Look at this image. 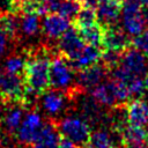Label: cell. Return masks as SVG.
<instances>
[{"label":"cell","mask_w":148,"mask_h":148,"mask_svg":"<svg viewBox=\"0 0 148 148\" xmlns=\"http://www.w3.org/2000/svg\"><path fill=\"white\" fill-rule=\"evenodd\" d=\"M53 53L47 46L28 50L23 79L28 91L35 97L43 95L51 88L50 65Z\"/></svg>","instance_id":"cell-1"},{"label":"cell","mask_w":148,"mask_h":148,"mask_svg":"<svg viewBox=\"0 0 148 148\" xmlns=\"http://www.w3.org/2000/svg\"><path fill=\"white\" fill-rule=\"evenodd\" d=\"M79 97H75L62 90L50 88L43 95L37 97L35 108L45 119L58 120L62 117L74 113Z\"/></svg>","instance_id":"cell-2"},{"label":"cell","mask_w":148,"mask_h":148,"mask_svg":"<svg viewBox=\"0 0 148 148\" xmlns=\"http://www.w3.org/2000/svg\"><path fill=\"white\" fill-rule=\"evenodd\" d=\"M50 84L51 88L66 91L75 97H79L84 92L77 84L76 69L72 61L57 51L53 53L51 59Z\"/></svg>","instance_id":"cell-3"},{"label":"cell","mask_w":148,"mask_h":148,"mask_svg":"<svg viewBox=\"0 0 148 148\" xmlns=\"http://www.w3.org/2000/svg\"><path fill=\"white\" fill-rule=\"evenodd\" d=\"M54 120V119H53ZM57 127L61 135L73 141L79 147H87L91 134L90 125L82 118L66 116L56 120Z\"/></svg>","instance_id":"cell-4"},{"label":"cell","mask_w":148,"mask_h":148,"mask_svg":"<svg viewBox=\"0 0 148 148\" xmlns=\"http://www.w3.org/2000/svg\"><path fill=\"white\" fill-rule=\"evenodd\" d=\"M44 123L45 118L36 108L29 109L16 132L15 142L21 148H25L27 146H29L40 133Z\"/></svg>","instance_id":"cell-5"},{"label":"cell","mask_w":148,"mask_h":148,"mask_svg":"<svg viewBox=\"0 0 148 148\" xmlns=\"http://www.w3.org/2000/svg\"><path fill=\"white\" fill-rule=\"evenodd\" d=\"M109 76L110 71L101 60L96 64L76 71L77 84L84 92H90L95 87L101 84Z\"/></svg>","instance_id":"cell-6"},{"label":"cell","mask_w":148,"mask_h":148,"mask_svg":"<svg viewBox=\"0 0 148 148\" xmlns=\"http://www.w3.org/2000/svg\"><path fill=\"white\" fill-rule=\"evenodd\" d=\"M140 3L124 2L121 10V24L123 29L132 37L139 35L145 30L146 23L143 17V9Z\"/></svg>","instance_id":"cell-7"},{"label":"cell","mask_w":148,"mask_h":148,"mask_svg":"<svg viewBox=\"0 0 148 148\" xmlns=\"http://www.w3.org/2000/svg\"><path fill=\"white\" fill-rule=\"evenodd\" d=\"M119 66L133 76L145 77L148 74V57L132 45L121 53Z\"/></svg>","instance_id":"cell-8"},{"label":"cell","mask_w":148,"mask_h":148,"mask_svg":"<svg viewBox=\"0 0 148 148\" xmlns=\"http://www.w3.org/2000/svg\"><path fill=\"white\" fill-rule=\"evenodd\" d=\"M28 110L29 108L22 104L3 105V114L0 127H2V133L13 141H15L16 132Z\"/></svg>","instance_id":"cell-9"},{"label":"cell","mask_w":148,"mask_h":148,"mask_svg":"<svg viewBox=\"0 0 148 148\" xmlns=\"http://www.w3.org/2000/svg\"><path fill=\"white\" fill-rule=\"evenodd\" d=\"M87 44L82 39L76 29L69 28L59 39L57 44V52L68 58L71 61L75 60Z\"/></svg>","instance_id":"cell-10"},{"label":"cell","mask_w":148,"mask_h":148,"mask_svg":"<svg viewBox=\"0 0 148 148\" xmlns=\"http://www.w3.org/2000/svg\"><path fill=\"white\" fill-rule=\"evenodd\" d=\"M87 148H125L120 134L112 127L101 126L91 131Z\"/></svg>","instance_id":"cell-11"},{"label":"cell","mask_w":148,"mask_h":148,"mask_svg":"<svg viewBox=\"0 0 148 148\" xmlns=\"http://www.w3.org/2000/svg\"><path fill=\"white\" fill-rule=\"evenodd\" d=\"M89 94L97 102H99L102 105H104L106 108L113 109V108L124 106V104L121 103V101L119 98L116 82L111 76H109L101 84L95 87Z\"/></svg>","instance_id":"cell-12"},{"label":"cell","mask_w":148,"mask_h":148,"mask_svg":"<svg viewBox=\"0 0 148 148\" xmlns=\"http://www.w3.org/2000/svg\"><path fill=\"white\" fill-rule=\"evenodd\" d=\"M130 35L121 28L114 25H108L104 29L103 40H102V50H110L123 53L130 46H132V40L130 39Z\"/></svg>","instance_id":"cell-13"},{"label":"cell","mask_w":148,"mask_h":148,"mask_svg":"<svg viewBox=\"0 0 148 148\" xmlns=\"http://www.w3.org/2000/svg\"><path fill=\"white\" fill-rule=\"evenodd\" d=\"M69 28H71L69 18L56 12H50L45 14L42 21V32L46 38L51 40L59 39Z\"/></svg>","instance_id":"cell-14"},{"label":"cell","mask_w":148,"mask_h":148,"mask_svg":"<svg viewBox=\"0 0 148 148\" xmlns=\"http://www.w3.org/2000/svg\"><path fill=\"white\" fill-rule=\"evenodd\" d=\"M61 133L59 132L56 120L45 119L44 126L38 136L25 148H58Z\"/></svg>","instance_id":"cell-15"},{"label":"cell","mask_w":148,"mask_h":148,"mask_svg":"<svg viewBox=\"0 0 148 148\" xmlns=\"http://www.w3.org/2000/svg\"><path fill=\"white\" fill-rule=\"evenodd\" d=\"M96 13L99 22L104 25H113L121 16L123 0H98Z\"/></svg>","instance_id":"cell-16"},{"label":"cell","mask_w":148,"mask_h":148,"mask_svg":"<svg viewBox=\"0 0 148 148\" xmlns=\"http://www.w3.org/2000/svg\"><path fill=\"white\" fill-rule=\"evenodd\" d=\"M125 111L128 124L145 126L148 123V101L143 97L130 99L125 104Z\"/></svg>","instance_id":"cell-17"},{"label":"cell","mask_w":148,"mask_h":148,"mask_svg":"<svg viewBox=\"0 0 148 148\" xmlns=\"http://www.w3.org/2000/svg\"><path fill=\"white\" fill-rule=\"evenodd\" d=\"M102 49H99V46H94V45H89L87 44L84 46V49L82 50V52L80 53V56L72 61L74 68L81 69L84 67H88L92 64H96L101 60L102 57Z\"/></svg>","instance_id":"cell-18"},{"label":"cell","mask_w":148,"mask_h":148,"mask_svg":"<svg viewBox=\"0 0 148 148\" xmlns=\"http://www.w3.org/2000/svg\"><path fill=\"white\" fill-rule=\"evenodd\" d=\"M104 29H105V27L98 21L94 24H90L88 27H83V28H80L76 30L79 31V34L81 35V37L86 44L101 47L102 40H103V35H104Z\"/></svg>","instance_id":"cell-19"},{"label":"cell","mask_w":148,"mask_h":148,"mask_svg":"<svg viewBox=\"0 0 148 148\" xmlns=\"http://www.w3.org/2000/svg\"><path fill=\"white\" fill-rule=\"evenodd\" d=\"M42 30L39 15L34 13H23L20 17V34L24 37H34Z\"/></svg>","instance_id":"cell-20"},{"label":"cell","mask_w":148,"mask_h":148,"mask_svg":"<svg viewBox=\"0 0 148 148\" xmlns=\"http://www.w3.org/2000/svg\"><path fill=\"white\" fill-rule=\"evenodd\" d=\"M50 12H56L67 18H74L80 10V6L76 1L72 0H50Z\"/></svg>","instance_id":"cell-21"},{"label":"cell","mask_w":148,"mask_h":148,"mask_svg":"<svg viewBox=\"0 0 148 148\" xmlns=\"http://www.w3.org/2000/svg\"><path fill=\"white\" fill-rule=\"evenodd\" d=\"M0 29L5 31L10 39H15L20 34V18L13 12L1 14Z\"/></svg>","instance_id":"cell-22"},{"label":"cell","mask_w":148,"mask_h":148,"mask_svg":"<svg viewBox=\"0 0 148 148\" xmlns=\"http://www.w3.org/2000/svg\"><path fill=\"white\" fill-rule=\"evenodd\" d=\"M27 56H28V51L10 53L6 58L2 67L6 68L7 71L12 72V73H15V74H18V75L23 76L25 61H27Z\"/></svg>","instance_id":"cell-23"},{"label":"cell","mask_w":148,"mask_h":148,"mask_svg":"<svg viewBox=\"0 0 148 148\" xmlns=\"http://www.w3.org/2000/svg\"><path fill=\"white\" fill-rule=\"evenodd\" d=\"M96 22H98L96 9L92 7H89V6H83L82 8H80L79 13L74 17V24H75L76 29L88 27Z\"/></svg>","instance_id":"cell-24"},{"label":"cell","mask_w":148,"mask_h":148,"mask_svg":"<svg viewBox=\"0 0 148 148\" xmlns=\"http://www.w3.org/2000/svg\"><path fill=\"white\" fill-rule=\"evenodd\" d=\"M132 45L148 57V30H143L139 35L134 36Z\"/></svg>","instance_id":"cell-25"},{"label":"cell","mask_w":148,"mask_h":148,"mask_svg":"<svg viewBox=\"0 0 148 148\" xmlns=\"http://www.w3.org/2000/svg\"><path fill=\"white\" fill-rule=\"evenodd\" d=\"M9 40H12V39L7 36V34L5 31H2L0 29V57H2L7 52L8 46H9Z\"/></svg>","instance_id":"cell-26"},{"label":"cell","mask_w":148,"mask_h":148,"mask_svg":"<svg viewBox=\"0 0 148 148\" xmlns=\"http://www.w3.org/2000/svg\"><path fill=\"white\" fill-rule=\"evenodd\" d=\"M58 148H81V147H79V146H77V145H75L73 141H71L69 139L65 138L64 135H61Z\"/></svg>","instance_id":"cell-27"},{"label":"cell","mask_w":148,"mask_h":148,"mask_svg":"<svg viewBox=\"0 0 148 148\" xmlns=\"http://www.w3.org/2000/svg\"><path fill=\"white\" fill-rule=\"evenodd\" d=\"M83 1H84V6H89L92 8H95L98 2V0H83Z\"/></svg>","instance_id":"cell-28"},{"label":"cell","mask_w":148,"mask_h":148,"mask_svg":"<svg viewBox=\"0 0 148 148\" xmlns=\"http://www.w3.org/2000/svg\"><path fill=\"white\" fill-rule=\"evenodd\" d=\"M143 17H145L146 27H148V7H146V8L143 9Z\"/></svg>","instance_id":"cell-29"},{"label":"cell","mask_w":148,"mask_h":148,"mask_svg":"<svg viewBox=\"0 0 148 148\" xmlns=\"http://www.w3.org/2000/svg\"><path fill=\"white\" fill-rule=\"evenodd\" d=\"M124 2H134V3H140L143 5V0H123Z\"/></svg>","instance_id":"cell-30"},{"label":"cell","mask_w":148,"mask_h":148,"mask_svg":"<svg viewBox=\"0 0 148 148\" xmlns=\"http://www.w3.org/2000/svg\"><path fill=\"white\" fill-rule=\"evenodd\" d=\"M2 114H3V104L0 101V125H1V120H2Z\"/></svg>","instance_id":"cell-31"},{"label":"cell","mask_w":148,"mask_h":148,"mask_svg":"<svg viewBox=\"0 0 148 148\" xmlns=\"http://www.w3.org/2000/svg\"><path fill=\"white\" fill-rule=\"evenodd\" d=\"M145 130H146V132H147V136H148V123L145 125Z\"/></svg>","instance_id":"cell-32"},{"label":"cell","mask_w":148,"mask_h":148,"mask_svg":"<svg viewBox=\"0 0 148 148\" xmlns=\"http://www.w3.org/2000/svg\"><path fill=\"white\" fill-rule=\"evenodd\" d=\"M143 5H145L146 7H148V0H143Z\"/></svg>","instance_id":"cell-33"},{"label":"cell","mask_w":148,"mask_h":148,"mask_svg":"<svg viewBox=\"0 0 148 148\" xmlns=\"http://www.w3.org/2000/svg\"><path fill=\"white\" fill-rule=\"evenodd\" d=\"M72 1H76L77 2V1H82V0H72Z\"/></svg>","instance_id":"cell-34"},{"label":"cell","mask_w":148,"mask_h":148,"mask_svg":"<svg viewBox=\"0 0 148 148\" xmlns=\"http://www.w3.org/2000/svg\"><path fill=\"white\" fill-rule=\"evenodd\" d=\"M0 148H7V147H0Z\"/></svg>","instance_id":"cell-35"},{"label":"cell","mask_w":148,"mask_h":148,"mask_svg":"<svg viewBox=\"0 0 148 148\" xmlns=\"http://www.w3.org/2000/svg\"><path fill=\"white\" fill-rule=\"evenodd\" d=\"M81 148H87V147H81Z\"/></svg>","instance_id":"cell-36"},{"label":"cell","mask_w":148,"mask_h":148,"mask_svg":"<svg viewBox=\"0 0 148 148\" xmlns=\"http://www.w3.org/2000/svg\"><path fill=\"white\" fill-rule=\"evenodd\" d=\"M146 148H148V146H147V147H146Z\"/></svg>","instance_id":"cell-37"},{"label":"cell","mask_w":148,"mask_h":148,"mask_svg":"<svg viewBox=\"0 0 148 148\" xmlns=\"http://www.w3.org/2000/svg\"><path fill=\"white\" fill-rule=\"evenodd\" d=\"M47 1H50V0H47Z\"/></svg>","instance_id":"cell-38"}]
</instances>
